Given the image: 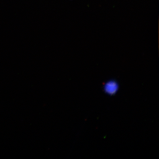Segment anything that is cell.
<instances>
[{
  "mask_svg": "<svg viewBox=\"0 0 159 159\" xmlns=\"http://www.w3.org/2000/svg\"><path fill=\"white\" fill-rule=\"evenodd\" d=\"M119 89V85L116 81L110 80L106 83L104 86V91L109 95H114L117 93Z\"/></svg>",
  "mask_w": 159,
  "mask_h": 159,
  "instance_id": "cell-1",
  "label": "cell"
}]
</instances>
